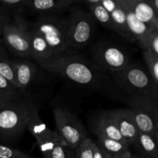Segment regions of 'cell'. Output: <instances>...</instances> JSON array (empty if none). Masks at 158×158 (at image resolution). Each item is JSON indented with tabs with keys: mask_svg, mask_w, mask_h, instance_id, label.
Segmentation results:
<instances>
[{
	"mask_svg": "<svg viewBox=\"0 0 158 158\" xmlns=\"http://www.w3.org/2000/svg\"><path fill=\"white\" fill-rule=\"evenodd\" d=\"M100 3L109 12L115 28V32L127 41L135 43L134 38L128 30L123 0H100Z\"/></svg>",
	"mask_w": 158,
	"mask_h": 158,
	"instance_id": "11",
	"label": "cell"
},
{
	"mask_svg": "<svg viewBox=\"0 0 158 158\" xmlns=\"http://www.w3.org/2000/svg\"><path fill=\"white\" fill-rule=\"evenodd\" d=\"M0 75L4 77L6 80L18 88L11 60L9 58L6 51L0 54Z\"/></svg>",
	"mask_w": 158,
	"mask_h": 158,
	"instance_id": "23",
	"label": "cell"
},
{
	"mask_svg": "<svg viewBox=\"0 0 158 158\" xmlns=\"http://www.w3.org/2000/svg\"><path fill=\"white\" fill-rule=\"evenodd\" d=\"M0 90L9 94V95L12 96V97H16V98L26 97L16 86H14L12 83H11L9 80H6L2 75H0Z\"/></svg>",
	"mask_w": 158,
	"mask_h": 158,
	"instance_id": "28",
	"label": "cell"
},
{
	"mask_svg": "<svg viewBox=\"0 0 158 158\" xmlns=\"http://www.w3.org/2000/svg\"><path fill=\"white\" fill-rule=\"evenodd\" d=\"M90 61L105 73L122 70L131 62L127 51L119 45L107 40H99L89 49Z\"/></svg>",
	"mask_w": 158,
	"mask_h": 158,
	"instance_id": "6",
	"label": "cell"
},
{
	"mask_svg": "<svg viewBox=\"0 0 158 158\" xmlns=\"http://www.w3.org/2000/svg\"><path fill=\"white\" fill-rule=\"evenodd\" d=\"M158 138L146 133L139 132L134 147L141 158H158Z\"/></svg>",
	"mask_w": 158,
	"mask_h": 158,
	"instance_id": "18",
	"label": "cell"
},
{
	"mask_svg": "<svg viewBox=\"0 0 158 158\" xmlns=\"http://www.w3.org/2000/svg\"><path fill=\"white\" fill-rule=\"evenodd\" d=\"M83 3L89 9V13L96 23L115 32L110 15L101 5L100 0H86Z\"/></svg>",
	"mask_w": 158,
	"mask_h": 158,
	"instance_id": "20",
	"label": "cell"
},
{
	"mask_svg": "<svg viewBox=\"0 0 158 158\" xmlns=\"http://www.w3.org/2000/svg\"><path fill=\"white\" fill-rule=\"evenodd\" d=\"M45 70L87 89L98 91L112 98L121 97V91L106 73L79 54L53 57L40 64Z\"/></svg>",
	"mask_w": 158,
	"mask_h": 158,
	"instance_id": "1",
	"label": "cell"
},
{
	"mask_svg": "<svg viewBox=\"0 0 158 158\" xmlns=\"http://www.w3.org/2000/svg\"><path fill=\"white\" fill-rule=\"evenodd\" d=\"M8 49L18 59H32L29 23L23 15H15L6 25L2 35Z\"/></svg>",
	"mask_w": 158,
	"mask_h": 158,
	"instance_id": "7",
	"label": "cell"
},
{
	"mask_svg": "<svg viewBox=\"0 0 158 158\" xmlns=\"http://www.w3.org/2000/svg\"><path fill=\"white\" fill-rule=\"evenodd\" d=\"M92 143L93 140L87 137L76 148L74 154L80 158H94Z\"/></svg>",
	"mask_w": 158,
	"mask_h": 158,
	"instance_id": "27",
	"label": "cell"
},
{
	"mask_svg": "<svg viewBox=\"0 0 158 158\" xmlns=\"http://www.w3.org/2000/svg\"><path fill=\"white\" fill-rule=\"evenodd\" d=\"M29 34H30L31 55L32 59L39 64L53 58V52L47 44L43 35L35 30V28L29 23Z\"/></svg>",
	"mask_w": 158,
	"mask_h": 158,
	"instance_id": "16",
	"label": "cell"
},
{
	"mask_svg": "<svg viewBox=\"0 0 158 158\" xmlns=\"http://www.w3.org/2000/svg\"><path fill=\"white\" fill-rule=\"evenodd\" d=\"M56 131L63 143L75 151L85 138L87 137L83 123L78 117L69 110L58 107L54 110Z\"/></svg>",
	"mask_w": 158,
	"mask_h": 158,
	"instance_id": "9",
	"label": "cell"
},
{
	"mask_svg": "<svg viewBox=\"0 0 158 158\" xmlns=\"http://www.w3.org/2000/svg\"><path fill=\"white\" fill-rule=\"evenodd\" d=\"M123 2L124 5L125 12H126L128 30L134 38L135 43H137L143 50H145L148 48V41L150 34L156 28H152L145 23L139 21L134 16L131 9L126 4L125 0H123Z\"/></svg>",
	"mask_w": 158,
	"mask_h": 158,
	"instance_id": "14",
	"label": "cell"
},
{
	"mask_svg": "<svg viewBox=\"0 0 158 158\" xmlns=\"http://www.w3.org/2000/svg\"><path fill=\"white\" fill-rule=\"evenodd\" d=\"M147 49L158 56V29H154L150 34Z\"/></svg>",
	"mask_w": 158,
	"mask_h": 158,
	"instance_id": "30",
	"label": "cell"
},
{
	"mask_svg": "<svg viewBox=\"0 0 158 158\" xmlns=\"http://www.w3.org/2000/svg\"><path fill=\"white\" fill-rule=\"evenodd\" d=\"M143 57L148 67V72L158 86V56L148 49L143 51Z\"/></svg>",
	"mask_w": 158,
	"mask_h": 158,
	"instance_id": "24",
	"label": "cell"
},
{
	"mask_svg": "<svg viewBox=\"0 0 158 158\" xmlns=\"http://www.w3.org/2000/svg\"><path fill=\"white\" fill-rule=\"evenodd\" d=\"M5 51H6V49H4V46H3V44L0 43V54L2 53V52H5Z\"/></svg>",
	"mask_w": 158,
	"mask_h": 158,
	"instance_id": "37",
	"label": "cell"
},
{
	"mask_svg": "<svg viewBox=\"0 0 158 158\" xmlns=\"http://www.w3.org/2000/svg\"><path fill=\"white\" fill-rule=\"evenodd\" d=\"M131 158H141L140 157V156L138 155V154H132V157H131Z\"/></svg>",
	"mask_w": 158,
	"mask_h": 158,
	"instance_id": "38",
	"label": "cell"
},
{
	"mask_svg": "<svg viewBox=\"0 0 158 158\" xmlns=\"http://www.w3.org/2000/svg\"><path fill=\"white\" fill-rule=\"evenodd\" d=\"M31 24L43 35L53 52L54 57L71 55L66 17L61 15H39Z\"/></svg>",
	"mask_w": 158,
	"mask_h": 158,
	"instance_id": "4",
	"label": "cell"
},
{
	"mask_svg": "<svg viewBox=\"0 0 158 158\" xmlns=\"http://www.w3.org/2000/svg\"><path fill=\"white\" fill-rule=\"evenodd\" d=\"M26 0H0V12L8 16L23 15Z\"/></svg>",
	"mask_w": 158,
	"mask_h": 158,
	"instance_id": "22",
	"label": "cell"
},
{
	"mask_svg": "<svg viewBox=\"0 0 158 158\" xmlns=\"http://www.w3.org/2000/svg\"><path fill=\"white\" fill-rule=\"evenodd\" d=\"M15 99L17 98L16 97H12V96L9 95V94H6V93L2 92V90H0V108L4 106L5 105H6L8 103H9V102L12 101V100H15Z\"/></svg>",
	"mask_w": 158,
	"mask_h": 158,
	"instance_id": "31",
	"label": "cell"
},
{
	"mask_svg": "<svg viewBox=\"0 0 158 158\" xmlns=\"http://www.w3.org/2000/svg\"><path fill=\"white\" fill-rule=\"evenodd\" d=\"M92 149H93V157L94 158H104L103 154L97 147V143L94 141H93L92 143Z\"/></svg>",
	"mask_w": 158,
	"mask_h": 158,
	"instance_id": "33",
	"label": "cell"
},
{
	"mask_svg": "<svg viewBox=\"0 0 158 158\" xmlns=\"http://www.w3.org/2000/svg\"><path fill=\"white\" fill-rule=\"evenodd\" d=\"M73 158H80V157H78L77 155H76L75 154H74V157H73Z\"/></svg>",
	"mask_w": 158,
	"mask_h": 158,
	"instance_id": "39",
	"label": "cell"
},
{
	"mask_svg": "<svg viewBox=\"0 0 158 158\" xmlns=\"http://www.w3.org/2000/svg\"><path fill=\"white\" fill-rule=\"evenodd\" d=\"M127 101L139 132L158 138V101L145 97H127Z\"/></svg>",
	"mask_w": 158,
	"mask_h": 158,
	"instance_id": "8",
	"label": "cell"
},
{
	"mask_svg": "<svg viewBox=\"0 0 158 158\" xmlns=\"http://www.w3.org/2000/svg\"><path fill=\"white\" fill-rule=\"evenodd\" d=\"M125 2L139 21L158 29V13L154 10L149 0H125Z\"/></svg>",
	"mask_w": 158,
	"mask_h": 158,
	"instance_id": "15",
	"label": "cell"
},
{
	"mask_svg": "<svg viewBox=\"0 0 158 158\" xmlns=\"http://www.w3.org/2000/svg\"><path fill=\"white\" fill-rule=\"evenodd\" d=\"M97 138L98 140L96 143L104 158H114L130 150V146L127 142L118 141L102 136H97Z\"/></svg>",
	"mask_w": 158,
	"mask_h": 158,
	"instance_id": "19",
	"label": "cell"
},
{
	"mask_svg": "<svg viewBox=\"0 0 158 158\" xmlns=\"http://www.w3.org/2000/svg\"><path fill=\"white\" fill-rule=\"evenodd\" d=\"M66 18L71 55L78 54L79 51L92 42L96 31V22L89 11L74 6Z\"/></svg>",
	"mask_w": 158,
	"mask_h": 158,
	"instance_id": "5",
	"label": "cell"
},
{
	"mask_svg": "<svg viewBox=\"0 0 158 158\" xmlns=\"http://www.w3.org/2000/svg\"><path fill=\"white\" fill-rule=\"evenodd\" d=\"M131 157H132V153L131 152V151H130V150H128V151L122 153L121 154L117 156V157H114V158H131Z\"/></svg>",
	"mask_w": 158,
	"mask_h": 158,
	"instance_id": "34",
	"label": "cell"
},
{
	"mask_svg": "<svg viewBox=\"0 0 158 158\" xmlns=\"http://www.w3.org/2000/svg\"><path fill=\"white\" fill-rule=\"evenodd\" d=\"M149 2L154 10L158 13V0H149Z\"/></svg>",
	"mask_w": 158,
	"mask_h": 158,
	"instance_id": "35",
	"label": "cell"
},
{
	"mask_svg": "<svg viewBox=\"0 0 158 158\" xmlns=\"http://www.w3.org/2000/svg\"><path fill=\"white\" fill-rule=\"evenodd\" d=\"M36 106L29 97H20L0 108V142L15 143L26 130Z\"/></svg>",
	"mask_w": 158,
	"mask_h": 158,
	"instance_id": "2",
	"label": "cell"
},
{
	"mask_svg": "<svg viewBox=\"0 0 158 158\" xmlns=\"http://www.w3.org/2000/svg\"><path fill=\"white\" fill-rule=\"evenodd\" d=\"M24 153L15 148L0 143V158H13L19 157Z\"/></svg>",
	"mask_w": 158,
	"mask_h": 158,
	"instance_id": "29",
	"label": "cell"
},
{
	"mask_svg": "<svg viewBox=\"0 0 158 158\" xmlns=\"http://www.w3.org/2000/svg\"><path fill=\"white\" fill-rule=\"evenodd\" d=\"M26 129L29 130V132L32 134L34 138L35 139L36 143L40 142L45 137L50 135L53 131L48 127L47 125L42 120L39 115L38 108H35L31 115L29 123L27 124Z\"/></svg>",
	"mask_w": 158,
	"mask_h": 158,
	"instance_id": "21",
	"label": "cell"
},
{
	"mask_svg": "<svg viewBox=\"0 0 158 158\" xmlns=\"http://www.w3.org/2000/svg\"><path fill=\"white\" fill-rule=\"evenodd\" d=\"M108 113L115 123L123 140L129 146H134L139 131L130 109H117L109 111Z\"/></svg>",
	"mask_w": 158,
	"mask_h": 158,
	"instance_id": "12",
	"label": "cell"
},
{
	"mask_svg": "<svg viewBox=\"0 0 158 158\" xmlns=\"http://www.w3.org/2000/svg\"><path fill=\"white\" fill-rule=\"evenodd\" d=\"M110 74L117 87L127 97H145L158 101V86L138 63L131 61L122 70Z\"/></svg>",
	"mask_w": 158,
	"mask_h": 158,
	"instance_id": "3",
	"label": "cell"
},
{
	"mask_svg": "<svg viewBox=\"0 0 158 158\" xmlns=\"http://www.w3.org/2000/svg\"><path fill=\"white\" fill-rule=\"evenodd\" d=\"M94 129L97 136H102L118 141L126 142L122 137L108 112L104 113L97 117L94 124Z\"/></svg>",
	"mask_w": 158,
	"mask_h": 158,
	"instance_id": "17",
	"label": "cell"
},
{
	"mask_svg": "<svg viewBox=\"0 0 158 158\" xmlns=\"http://www.w3.org/2000/svg\"><path fill=\"white\" fill-rule=\"evenodd\" d=\"M74 0H26L25 12L34 15H61L63 12L70 10Z\"/></svg>",
	"mask_w": 158,
	"mask_h": 158,
	"instance_id": "10",
	"label": "cell"
},
{
	"mask_svg": "<svg viewBox=\"0 0 158 158\" xmlns=\"http://www.w3.org/2000/svg\"><path fill=\"white\" fill-rule=\"evenodd\" d=\"M13 158H30L29 155H27V154H22V155L19 156V157H13Z\"/></svg>",
	"mask_w": 158,
	"mask_h": 158,
	"instance_id": "36",
	"label": "cell"
},
{
	"mask_svg": "<svg viewBox=\"0 0 158 158\" xmlns=\"http://www.w3.org/2000/svg\"><path fill=\"white\" fill-rule=\"evenodd\" d=\"M15 79L19 89L27 96V89L32 85L37 76V66L35 63L27 59L11 60Z\"/></svg>",
	"mask_w": 158,
	"mask_h": 158,
	"instance_id": "13",
	"label": "cell"
},
{
	"mask_svg": "<svg viewBox=\"0 0 158 158\" xmlns=\"http://www.w3.org/2000/svg\"><path fill=\"white\" fill-rule=\"evenodd\" d=\"M74 151L68 148L62 140H59L46 158H73Z\"/></svg>",
	"mask_w": 158,
	"mask_h": 158,
	"instance_id": "26",
	"label": "cell"
},
{
	"mask_svg": "<svg viewBox=\"0 0 158 158\" xmlns=\"http://www.w3.org/2000/svg\"><path fill=\"white\" fill-rule=\"evenodd\" d=\"M59 140H60V137H59L56 131H53L50 135L45 137L44 139L37 143L40 152L43 154V158H46L48 157L49 153L52 151V150L53 149L56 143Z\"/></svg>",
	"mask_w": 158,
	"mask_h": 158,
	"instance_id": "25",
	"label": "cell"
},
{
	"mask_svg": "<svg viewBox=\"0 0 158 158\" xmlns=\"http://www.w3.org/2000/svg\"><path fill=\"white\" fill-rule=\"evenodd\" d=\"M12 17L8 16V15H5V14L2 13L0 12V39H1L2 35L3 29H4L5 26L9 22Z\"/></svg>",
	"mask_w": 158,
	"mask_h": 158,
	"instance_id": "32",
	"label": "cell"
}]
</instances>
